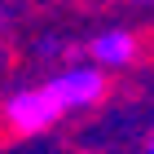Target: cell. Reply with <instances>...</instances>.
Instances as JSON below:
<instances>
[{
	"mask_svg": "<svg viewBox=\"0 0 154 154\" xmlns=\"http://www.w3.org/2000/svg\"><path fill=\"white\" fill-rule=\"evenodd\" d=\"M145 154H154V132H150V141H145Z\"/></svg>",
	"mask_w": 154,
	"mask_h": 154,
	"instance_id": "277c9868",
	"label": "cell"
},
{
	"mask_svg": "<svg viewBox=\"0 0 154 154\" xmlns=\"http://www.w3.org/2000/svg\"><path fill=\"white\" fill-rule=\"evenodd\" d=\"M48 88L57 93V101L66 106V115H75V110H93L97 101H106L110 75L101 66H93V62H84V66H66L62 75H53Z\"/></svg>",
	"mask_w": 154,
	"mask_h": 154,
	"instance_id": "7a4b0ae2",
	"label": "cell"
},
{
	"mask_svg": "<svg viewBox=\"0 0 154 154\" xmlns=\"http://www.w3.org/2000/svg\"><path fill=\"white\" fill-rule=\"evenodd\" d=\"M137 5H154V0H137Z\"/></svg>",
	"mask_w": 154,
	"mask_h": 154,
	"instance_id": "5b68a950",
	"label": "cell"
},
{
	"mask_svg": "<svg viewBox=\"0 0 154 154\" xmlns=\"http://www.w3.org/2000/svg\"><path fill=\"white\" fill-rule=\"evenodd\" d=\"M66 115V106L57 101V93L40 84V88H18L13 97H5L0 106V132L9 141H26V137H40L48 132L57 119Z\"/></svg>",
	"mask_w": 154,
	"mask_h": 154,
	"instance_id": "6da1fadb",
	"label": "cell"
},
{
	"mask_svg": "<svg viewBox=\"0 0 154 154\" xmlns=\"http://www.w3.org/2000/svg\"><path fill=\"white\" fill-rule=\"evenodd\" d=\"M88 57H93V66H101V71H115V66H128L132 57H137V35L132 31H101V35H93V44H88Z\"/></svg>",
	"mask_w": 154,
	"mask_h": 154,
	"instance_id": "3957f363",
	"label": "cell"
}]
</instances>
